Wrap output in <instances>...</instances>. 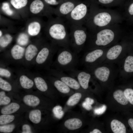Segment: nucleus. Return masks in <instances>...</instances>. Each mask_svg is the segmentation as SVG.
<instances>
[{
	"label": "nucleus",
	"instance_id": "1",
	"mask_svg": "<svg viewBox=\"0 0 133 133\" xmlns=\"http://www.w3.org/2000/svg\"><path fill=\"white\" fill-rule=\"evenodd\" d=\"M115 24L96 31L88 32L87 40L83 50L85 52L110 47L122 40V34Z\"/></svg>",
	"mask_w": 133,
	"mask_h": 133
},
{
	"label": "nucleus",
	"instance_id": "2",
	"mask_svg": "<svg viewBox=\"0 0 133 133\" xmlns=\"http://www.w3.org/2000/svg\"><path fill=\"white\" fill-rule=\"evenodd\" d=\"M122 17L112 11L102 10L91 8L84 25L88 32H92L120 22Z\"/></svg>",
	"mask_w": 133,
	"mask_h": 133
},
{
	"label": "nucleus",
	"instance_id": "3",
	"mask_svg": "<svg viewBox=\"0 0 133 133\" xmlns=\"http://www.w3.org/2000/svg\"><path fill=\"white\" fill-rule=\"evenodd\" d=\"M48 32L50 38L58 46L60 47H70L69 33L62 17H58L50 25Z\"/></svg>",
	"mask_w": 133,
	"mask_h": 133
},
{
	"label": "nucleus",
	"instance_id": "4",
	"mask_svg": "<svg viewBox=\"0 0 133 133\" xmlns=\"http://www.w3.org/2000/svg\"><path fill=\"white\" fill-rule=\"evenodd\" d=\"M78 62V54L69 48L61 47L58 50L55 65L57 70L70 71L75 69Z\"/></svg>",
	"mask_w": 133,
	"mask_h": 133
},
{
	"label": "nucleus",
	"instance_id": "5",
	"mask_svg": "<svg viewBox=\"0 0 133 133\" xmlns=\"http://www.w3.org/2000/svg\"><path fill=\"white\" fill-rule=\"evenodd\" d=\"M70 47L78 54L84 49L88 37V31L83 26L70 25Z\"/></svg>",
	"mask_w": 133,
	"mask_h": 133
},
{
	"label": "nucleus",
	"instance_id": "6",
	"mask_svg": "<svg viewBox=\"0 0 133 133\" xmlns=\"http://www.w3.org/2000/svg\"><path fill=\"white\" fill-rule=\"evenodd\" d=\"M114 63L101 64L93 67L86 69L96 79L102 82H107L111 76L119 73L118 65Z\"/></svg>",
	"mask_w": 133,
	"mask_h": 133
},
{
	"label": "nucleus",
	"instance_id": "7",
	"mask_svg": "<svg viewBox=\"0 0 133 133\" xmlns=\"http://www.w3.org/2000/svg\"><path fill=\"white\" fill-rule=\"evenodd\" d=\"M109 47L95 49L85 52L81 59L82 64L85 69L101 64L104 60Z\"/></svg>",
	"mask_w": 133,
	"mask_h": 133
},
{
	"label": "nucleus",
	"instance_id": "8",
	"mask_svg": "<svg viewBox=\"0 0 133 133\" xmlns=\"http://www.w3.org/2000/svg\"><path fill=\"white\" fill-rule=\"evenodd\" d=\"M89 9L84 4L80 3L77 5L71 12L65 17L70 25L83 26Z\"/></svg>",
	"mask_w": 133,
	"mask_h": 133
},
{
	"label": "nucleus",
	"instance_id": "9",
	"mask_svg": "<svg viewBox=\"0 0 133 133\" xmlns=\"http://www.w3.org/2000/svg\"><path fill=\"white\" fill-rule=\"evenodd\" d=\"M125 47L122 40L110 47L102 63L117 64L125 56Z\"/></svg>",
	"mask_w": 133,
	"mask_h": 133
},
{
	"label": "nucleus",
	"instance_id": "10",
	"mask_svg": "<svg viewBox=\"0 0 133 133\" xmlns=\"http://www.w3.org/2000/svg\"><path fill=\"white\" fill-rule=\"evenodd\" d=\"M58 46L56 45L53 47L45 46L42 48L36 56L37 63L40 65L49 63L53 53L57 50Z\"/></svg>",
	"mask_w": 133,
	"mask_h": 133
},
{
	"label": "nucleus",
	"instance_id": "11",
	"mask_svg": "<svg viewBox=\"0 0 133 133\" xmlns=\"http://www.w3.org/2000/svg\"><path fill=\"white\" fill-rule=\"evenodd\" d=\"M71 75L76 77L81 87L84 89L89 87V83L93 76L92 73L86 70H78L75 69L70 71Z\"/></svg>",
	"mask_w": 133,
	"mask_h": 133
},
{
	"label": "nucleus",
	"instance_id": "12",
	"mask_svg": "<svg viewBox=\"0 0 133 133\" xmlns=\"http://www.w3.org/2000/svg\"><path fill=\"white\" fill-rule=\"evenodd\" d=\"M52 72L70 88L78 90L81 87L77 81L72 77L67 75L63 72L56 70H52Z\"/></svg>",
	"mask_w": 133,
	"mask_h": 133
},
{
	"label": "nucleus",
	"instance_id": "13",
	"mask_svg": "<svg viewBox=\"0 0 133 133\" xmlns=\"http://www.w3.org/2000/svg\"><path fill=\"white\" fill-rule=\"evenodd\" d=\"M119 68V73L133 72V56L129 55L125 56L117 64Z\"/></svg>",
	"mask_w": 133,
	"mask_h": 133
},
{
	"label": "nucleus",
	"instance_id": "14",
	"mask_svg": "<svg viewBox=\"0 0 133 133\" xmlns=\"http://www.w3.org/2000/svg\"><path fill=\"white\" fill-rule=\"evenodd\" d=\"M76 5L72 1H66L62 3L54 11L58 17H65L71 12Z\"/></svg>",
	"mask_w": 133,
	"mask_h": 133
},
{
	"label": "nucleus",
	"instance_id": "15",
	"mask_svg": "<svg viewBox=\"0 0 133 133\" xmlns=\"http://www.w3.org/2000/svg\"><path fill=\"white\" fill-rule=\"evenodd\" d=\"M82 122L79 118H73L66 120L64 124L65 126L70 130H74L80 128L82 126Z\"/></svg>",
	"mask_w": 133,
	"mask_h": 133
},
{
	"label": "nucleus",
	"instance_id": "16",
	"mask_svg": "<svg viewBox=\"0 0 133 133\" xmlns=\"http://www.w3.org/2000/svg\"><path fill=\"white\" fill-rule=\"evenodd\" d=\"M111 129L114 133H126V127L122 123L119 121L114 119L111 122Z\"/></svg>",
	"mask_w": 133,
	"mask_h": 133
},
{
	"label": "nucleus",
	"instance_id": "17",
	"mask_svg": "<svg viewBox=\"0 0 133 133\" xmlns=\"http://www.w3.org/2000/svg\"><path fill=\"white\" fill-rule=\"evenodd\" d=\"M24 48L18 45L14 46L12 48L11 53L13 58L16 60L21 59L24 52Z\"/></svg>",
	"mask_w": 133,
	"mask_h": 133
},
{
	"label": "nucleus",
	"instance_id": "18",
	"mask_svg": "<svg viewBox=\"0 0 133 133\" xmlns=\"http://www.w3.org/2000/svg\"><path fill=\"white\" fill-rule=\"evenodd\" d=\"M38 51L37 47L33 44L28 45L26 48L25 54L26 59L28 61L32 60L36 55Z\"/></svg>",
	"mask_w": 133,
	"mask_h": 133
},
{
	"label": "nucleus",
	"instance_id": "19",
	"mask_svg": "<svg viewBox=\"0 0 133 133\" xmlns=\"http://www.w3.org/2000/svg\"><path fill=\"white\" fill-rule=\"evenodd\" d=\"M44 5L40 0H35L31 4L30 9V12L34 14L39 13L44 9Z\"/></svg>",
	"mask_w": 133,
	"mask_h": 133
},
{
	"label": "nucleus",
	"instance_id": "20",
	"mask_svg": "<svg viewBox=\"0 0 133 133\" xmlns=\"http://www.w3.org/2000/svg\"><path fill=\"white\" fill-rule=\"evenodd\" d=\"M41 29V25L39 22L33 21L29 25L28 27V32L30 35L35 36L40 33Z\"/></svg>",
	"mask_w": 133,
	"mask_h": 133
},
{
	"label": "nucleus",
	"instance_id": "21",
	"mask_svg": "<svg viewBox=\"0 0 133 133\" xmlns=\"http://www.w3.org/2000/svg\"><path fill=\"white\" fill-rule=\"evenodd\" d=\"M115 99L120 104L125 105L127 104L129 101L125 97L124 92L120 89H118L113 93Z\"/></svg>",
	"mask_w": 133,
	"mask_h": 133
},
{
	"label": "nucleus",
	"instance_id": "22",
	"mask_svg": "<svg viewBox=\"0 0 133 133\" xmlns=\"http://www.w3.org/2000/svg\"><path fill=\"white\" fill-rule=\"evenodd\" d=\"M24 103L27 105L31 106H35L39 104L40 100L37 97L32 95H27L23 99Z\"/></svg>",
	"mask_w": 133,
	"mask_h": 133
},
{
	"label": "nucleus",
	"instance_id": "23",
	"mask_svg": "<svg viewBox=\"0 0 133 133\" xmlns=\"http://www.w3.org/2000/svg\"><path fill=\"white\" fill-rule=\"evenodd\" d=\"M53 84L57 90L62 93L67 94L70 91V88L59 79L54 81Z\"/></svg>",
	"mask_w": 133,
	"mask_h": 133
},
{
	"label": "nucleus",
	"instance_id": "24",
	"mask_svg": "<svg viewBox=\"0 0 133 133\" xmlns=\"http://www.w3.org/2000/svg\"><path fill=\"white\" fill-rule=\"evenodd\" d=\"M19 108L20 106L18 104L12 103L2 108L1 112L3 114H10L17 111Z\"/></svg>",
	"mask_w": 133,
	"mask_h": 133
},
{
	"label": "nucleus",
	"instance_id": "25",
	"mask_svg": "<svg viewBox=\"0 0 133 133\" xmlns=\"http://www.w3.org/2000/svg\"><path fill=\"white\" fill-rule=\"evenodd\" d=\"M37 88L42 92H45L48 90V86L45 80L40 77H37L34 79Z\"/></svg>",
	"mask_w": 133,
	"mask_h": 133
},
{
	"label": "nucleus",
	"instance_id": "26",
	"mask_svg": "<svg viewBox=\"0 0 133 133\" xmlns=\"http://www.w3.org/2000/svg\"><path fill=\"white\" fill-rule=\"evenodd\" d=\"M19 82L21 86L23 88L26 89L31 88L34 84L33 81L24 75L20 76Z\"/></svg>",
	"mask_w": 133,
	"mask_h": 133
},
{
	"label": "nucleus",
	"instance_id": "27",
	"mask_svg": "<svg viewBox=\"0 0 133 133\" xmlns=\"http://www.w3.org/2000/svg\"><path fill=\"white\" fill-rule=\"evenodd\" d=\"M29 117L33 123L35 124L39 123L41 120V113L40 111L38 109L31 111L29 114Z\"/></svg>",
	"mask_w": 133,
	"mask_h": 133
},
{
	"label": "nucleus",
	"instance_id": "28",
	"mask_svg": "<svg viewBox=\"0 0 133 133\" xmlns=\"http://www.w3.org/2000/svg\"><path fill=\"white\" fill-rule=\"evenodd\" d=\"M82 94L79 92L75 93L71 96L67 102V105L69 106H73L77 104L82 97Z\"/></svg>",
	"mask_w": 133,
	"mask_h": 133
},
{
	"label": "nucleus",
	"instance_id": "29",
	"mask_svg": "<svg viewBox=\"0 0 133 133\" xmlns=\"http://www.w3.org/2000/svg\"><path fill=\"white\" fill-rule=\"evenodd\" d=\"M12 37L9 34H6L0 37V45L4 48L7 46L12 41Z\"/></svg>",
	"mask_w": 133,
	"mask_h": 133
},
{
	"label": "nucleus",
	"instance_id": "30",
	"mask_svg": "<svg viewBox=\"0 0 133 133\" xmlns=\"http://www.w3.org/2000/svg\"><path fill=\"white\" fill-rule=\"evenodd\" d=\"M28 0H11L10 3L12 5L17 9H21L27 5Z\"/></svg>",
	"mask_w": 133,
	"mask_h": 133
},
{
	"label": "nucleus",
	"instance_id": "31",
	"mask_svg": "<svg viewBox=\"0 0 133 133\" xmlns=\"http://www.w3.org/2000/svg\"><path fill=\"white\" fill-rule=\"evenodd\" d=\"M15 119L13 115L3 114L0 116V124L4 125L12 122Z\"/></svg>",
	"mask_w": 133,
	"mask_h": 133
},
{
	"label": "nucleus",
	"instance_id": "32",
	"mask_svg": "<svg viewBox=\"0 0 133 133\" xmlns=\"http://www.w3.org/2000/svg\"><path fill=\"white\" fill-rule=\"evenodd\" d=\"M29 40L28 35L25 33H23L19 35L17 39V42L20 45L25 46L27 44Z\"/></svg>",
	"mask_w": 133,
	"mask_h": 133
},
{
	"label": "nucleus",
	"instance_id": "33",
	"mask_svg": "<svg viewBox=\"0 0 133 133\" xmlns=\"http://www.w3.org/2000/svg\"><path fill=\"white\" fill-rule=\"evenodd\" d=\"M52 112L55 116L59 119L62 118L64 114L62 107L59 105L56 106L54 107L52 109Z\"/></svg>",
	"mask_w": 133,
	"mask_h": 133
},
{
	"label": "nucleus",
	"instance_id": "34",
	"mask_svg": "<svg viewBox=\"0 0 133 133\" xmlns=\"http://www.w3.org/2000/svg\"><path fill=\"white\" fill-rule=\"evenodd\" d=\"M124 92L129 101L133 105V89L130 88H126L124 90Z\"/></svg>",
	"mask_w": 133,
	"mask_h": 133
},
{
	"label": "nucleus",
	"instance_id": "35",
	"mask_svg": "<svg viewBox=\"0 0 133 133\" xmlns=\"http://www.w3.org/2000/svg\"><path fill=\"white\" fill-rule=\"evenodd\" d=\"M11 101L10 98L6 96L3 91L0 92V105H5L8 104Z\"/></svg>",
	"mask_w": 133,
	"mask_h": 133
},
{
	"label": "nucleus",
	"instance_id": "36",
	"mask_svg": "<svg viewBox=\"0 0 133 133\" xmlns=\"http://www.w3.org/2000/svg\"><path fill=\"white\" fill-rule=\"evenodd\" d=\"M0 88L7 91H10L12 90V86L7 82L0 78Z\"/></svg>",
	"mask_w": 133,
	"mask_h": 133
},
{
	"label": "nucleus",
	"instance_id": "37",
	"mask_svg": "<svg viewBox=\"0 0 133 133\" xmlns=\"http://www.w3.org/2000/svg\"><path fill=\"white\" fill-rule=\"evenodd\" d=\"M15 127V125L13 124L0 126V131L4 133H10L13 131Z\"/></svg>",
	"mask_w": 133,
	"mask_h": 133
},
{
	"label": "nucleus",
	"instance_id": "38",
	"mask_svg": "<svg viewBox=\"0 0 133 133\" xmlns=\"http://www.w3.org/2000/svg\"><path fill=\"white\" fill-rule=\"evenodd\" d=\"M1 8L3 11L7 15L11 16L13 14V11L10 8L9 4L8 3H3Z\"/></svg>",
	"mask_w": 133,
	"mask_h": 133
},
{
	"label": "nucleus",
	"instance_id": "39",
	"mask_svg": "<svg viewBox=\"0 0 133 133\" xmlns=\"http://www.w3.org/2000/svg\"><path fill=\"white\" fill-rule=\"evenodd\" d=\"M106 108V106L103 105L100 107L95 109L94 110V113L97 115H101L105 112Z\"/></svg>",
	"mask_w": 133,
	"mask_h": 133
},
{
	"label": "nucleus",
	"instance_id": "40",
	"mask_svg": "<svg viewBox=\"0 0 133 133\" xmlns=\"http://www.w3.org/2000/svg\"><path fill=\"white\" fill-rule=\"evenodd\" d=\"M0 75L1 76L9 78L11 76V73L7 69L0 68Z\"/></svg>",
	"mask_w": 133,
	"mask_h": 133
},
{
	"label": "nucleus",
	"instance_id": "41",
	"mask_svg": "<svg viewBox=\"0 0 133 133\" xmlns=\"http://www.w3.org/2000/svg\"><path fill=\"white\" fill-rule=\"evenodd\" d=\"M22 133H32L31 128L29 125L25 124L23 125L22 127Z\"/></svg>",
	"mask_w": 133,
	"mask_h": 133
},
{
	"label": "nucleus",
	"instance_id": "42",
	"mask_svg": "<svg viewBox=\"0 0 133 133\" xmlns=\"http://www.w3.org/2000/svg\"><path fill=\"white\" fill-rule=\"evenodd\" d=\"M83 108L87 110H90L92 109L91 105L89 104L86 101L83 102L82 104Z\"/></svg>",
	"mask_w": 133,
	"mask_h": 133
},
{
	"label": "nucleus",
	"instance_id": "43",
	"mask_svg": "<svg viewBox=\"0 0 133 133\" xmlns=\"http://www.w3.org/2000/svg\"><path fill=\"white\" fill-rule=\"evenodd\" d=\"M47 3L52 5H57L59 3L56 0H44Z\"/></svg>",
	"mask_w": 133,
	"mask_h": 133
},
{
	"label": "nucleus",
	"instance_id": "44",
	"mask_svg": "<svg viewBox=\"0 0 133 133\" xmlns=\"http://www.w3.org/2000/svg\"><path fill=\"white\" fill-rule=\"evenodd\" d=\"M128 12L130 15H133V2L129 6L128 9Z\"/></svg>",
	"mask_w": 133,
	"mask_h": 133
},
{
	"label": "nucleus",
	"instance_id": "45",
	"mask_svg": "<svg viewBox=\"0 0 133 133\" xmlns=\"http://www.w3.org/2000/svg\"><path fill=\"white\" fill-rule=\"evenodd\" d=\"M101 3L103 4H108L113 2L114 0H98Z\"/></svg>",
	"mask_w": 133,
	"mask_h": 133
},
{
	"label": "nucleus",
	"instance_id": "46",
	"mask_svg": "<svg viewBox=\"0 0 133 133\" xmlns=\"http://www.w3.org/2000/svg\"><path fill=\"white\" fill-rule=\"evenodd\" d=\"M85 101L91 105L94 102V100L89 97L86 98L85 100Z\"/></svg>",
	"mask_w": 133,
	"mask_h": 133
},
{
	"label": "nucleus",
	"instance_id": "47",
	"mask_svg": "<svg viewBox=\"0 0 133 133\" xmlns=\"http://www.w3.org/2000/svg\"><path fill=\"white\" fill-rule=\"evenodd\" d=\"M128 124L133 131V119H129L128 121Z\"/></svg>",
	"mask_w": 133,
	"mask_h": 133
},
{
	"label": "nucleus",
	"instance_id": "48",
	"mask_svg": "<svg viewBox=\"0 0 133 133\" xmlns=\"http://www.w3.org/2000/svg\"><path fill=\"white\" fill-rule=\"evenodd\" d=\"M90 133H101V132L97 129H95L93 131L90 132Z\"/></svg>",
	"mask_w": 133,
	"mask_h": 133
},
{
	"label": "nucleus",
	"instance_id": "49",
	"mask_svg": "<svg viewBox=\"0 0 133 133\" xmlns=\"http://www.w3.org/2000/svg\"><path fill=\"white\" fill-rule=\"evenodd\" d=\"M2 32L1 31V30H0V37H1L2 36Z\"/></svg>",
	"mask_w": 133,
	"mask_h": 133
}]
</instances>
